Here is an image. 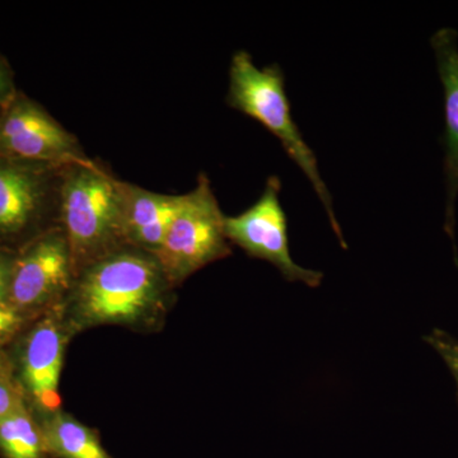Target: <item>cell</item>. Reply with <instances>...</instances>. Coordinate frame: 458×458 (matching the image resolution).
Wrapping results in <instances>:
<instances>
[{"mask_svg": "<svg viewBox=\"0 0 458 458\" xmlns=\"http://www.w3.org/2000/svg\"><path fill=\"white\" fill-rule=\"evenodd\" d=\"M75 282L64 232L50 229L16 252L7 302L23 313L49 311L65 302Z\"/></svg>", "mask_w": 458, "mask_h": 458, "instance_id": "8992f818", "label": "cell"}, {"mask_svg": "<svg viewBox=\"0 0 458 458\" xmlns=\"http://www.w3.org/2000/svg\"><path fill=\"white\" fill-rule=\"evenodd\" d=\"M181 195H165L125 182L123 229L126 245L155 254L164 242Z\"/></svg>", "mask_w": 458, "mask_h": 458, "instance_id": "8fae6325", "label": "cell"}, {"mask_svg": "<svg viewBox=\"0 0 458 458\" xmlns=\"http://www.w3.org/2000/svg\"><path fill=\"white\" fill-rule=\"evenodd\" d=\"M26 316L8 302H0V349L20 333Z\"/></svg>", "mask_w": 458, "mask_h": 458, "instance_id": "9a60e30c", "label": "cell"}, {"mask_svg": "<svg viewBox=\"0 0 458 458\" xmlns=\"http://www.w3.org/2000/svg\"><path fill=\"white\" fill-rule=\"evenodd\" d=\"M423 339L442 358L454 377L456 382L458 403V340L441 328H434L432 333L428 334Z\"/></svg>", "mask_w": 458, "mask_h": 458, "instance_id": "5bb4252c", "label": "cell"}, {"mask_svg": "<svg viewBox=\"0 0 458 458\" xmlns=\"http://www.w3.org/2000/svg\"><path fill=\"white\" fill-rule=\"evenodd\" d=\"M458 32L451 27L438 30L432 38L439 78L445 92V174L447 185L445 229L454 243V201L458 195Z\"/></svg>", "mask_w": 458, "mask_h": 458, "instance_id": "30bf717a", "label": "cell"}, {"mask_svg": "<svg viewBox=\"0 0 458 458\" xmlns=\"http://www.w3.org/2000/svg\"><path fill=\"white\" fill-rule=\"evenodd\" d=\"M14 259H16V252L0 250V302H7Z\"/></svg>", "mask_w": 458, "mask_h": 458, "instance_id": "ac0fdd59", "label": "cell"}, {"mask_svg": "<svg viewBox=\"0 0 458 458\" xmlns=\"http://www.w3.org/2000/svg\"><path fill=\"white\" fill-rule=\"evenodd\" d=\"M0 157L63 165L83 158L86 153L77 137L47 108L18 90L0 113Z\"/></svg>", "mask_w": 458, "mask_h": 458, "instance_id": "ba28073f", "label": "cell"}, {"mask_svg": "<svg viewBox=\"0 0 458 458\" xmlns=\"http://www.w3.org/2000/svg\"><path fill=\"white\" fill-rule=\"evenodd\" d=\"M64 303L53 307L33 325L21 351L22 390L44 414L57 411L62 405L59 385L72 333L65 321Z\"/></svg>", "mask_w": 458, "mask_h": 458, "instance_id": "9c48e42d", "label": "cell"}, {"mask_svg": "<svg viewBox=\"0 0 458 458\" xmlns=\"http://www.w3.org/2000/svg\"><path fill=\"white\" fill-rule=\"evenodd\" d=\"M0 454L3 458H49L40 421L27 405L0 420Z\"/></svg>", "mask_w": 458, "mask_h": 458, "instance_id": "4fadbf2b", "label": "cell"}, {"mask_svg": "<svg viewBox=\"0 0 458 458\" xmlns=\"http://www.w3.org/2000/svg\"><path fill=\"white\" fill-rule=\"evenodd\" d=\"M3 107H0V113H2Z\"/></svg>", "mask_w": 458, "mask_h": 458, "instance_id": "ffe728a7", "label": "cell"}, {"mask_svg": "<svg viewBox=\"0 0 458 458\" xmlns=\"http://www.w3.org/2000/svg\"><path fill=\"white\" fill-rule=\"evenodd\" d=\"M174 288L155 256L123 247L81 271L64 303L72 333L82 328L149 322Z\"/></svg>", "mask_w": 458, "mask_h": 458, "instance_id": "6da1fadb", "label": "cell"}, {"mask_svg": "<svg viewBox=\"0 0 458 458\" xmlns=\"http://www.w3.org/2000/svg\"><path fill=\"white\" fill-rule=\"evenodd\" d=\"M40 424L49 458H113L98 432L68 412L57 410L45 414Z\"/></svg>", "mask_w": 458, "mask_h": 458, "instance_id": "7c38bea8", "label": "cell"}, {"mask_svg": "<svg viewBox=\"0 0 458 458\" xmlns=\"http://www.w3.org/2000/svg\"><path fill=\"white\" fill-rule=\"evenodd\" d=\"M0 379H12L11 361L2 349H0Z\"/></svg>", "mask_w": 458, "mask_h": 458, "instance_id": "d6986e66", "label": "cell"}, {"mask_svg": "<svg viewBox=\"0 0 458 458\" xmlns=\"http://www.w3.org/2000/svg\"><path fill=\"white\" fill-rule=\"evenodd\" d=\"M231 255L225 216L209 177L200 172L197 186L181 195L176 216L153 256L170 284L176 286L208 265Z\"/></svg>", "mask_w": 458, "mask_h": 458, "instance_id": "277c9868", "label": "cell"}, {"mask_svg": "<svg viewBox=\"0 0 458 458\" xmlns=\"http://www.w3.org/2000/svg\"><path fill=\"white\" fill-rule=\"evenodd\" d=\"M26 405L25 391L12 379H0V420Z\"/></svg>", "mask_w": 458, "mask_h": 458, "instance_id": "2e32d148", "label": "cell"}, {"mask_svg": "<svg viewBox=\"0 0 458 458\" xmlns=\"http://www.w3.org/2000/svg\"><path fill=\"white\" fill-rule=\"evenodd\" d=\"M65 165L32 164L0 157V250L20 251L36 237L59 227Z\"/></svg>", "mask_w": 458, "mask_h": 458, "instance_id": "5b68a950", "label": "cell"}, {"mask_svg": "<svg viewBox=\"0 0 458 458\" xmlns=\"http://www.w3.org/2000/svg\"><path fill=\"white\" fill-rule=\"evenodd\" d=\"M225 102L229 107L260 123L282 143L286 155L306 174L324 205L331 228L343 250H348L342 227L334 212L333 198L319 174L318 158L304 141L285 92V77L278 64L259 68L251 54L238 50L229 66V89Z\"/></svg>", "mask_w": 458, "mask_h": 458, "instance_id": "3957f363", "label": "cell"}, {"mask_svg": "<svg viewBox=\"0 0 458 458\" xmlns=\"http://www.w3.org/2000/svg\"><path fill=\"white\" fill-rule=\"evenodd\" d=\"M125 182L87 156L63 167L59 227L68 241L75 278L93 262L129 247L123 229Z\"/></svg>", "mask_w": 458, "mask_h": 458, "instance_id": "7a4b0ae2", "label": "cell"}, {"mask_svg": "<svg viewBox=\"0 0 458 458\" xmlns=\"http://www.w3.org/2000/svg\"><path fill=\"white\" fill-rule=\"evenodd\" d=\"M14 73L8 60L0 54V107H5L18 92Z\"/></svg>", "mask_w": 458, "mask_h": 458, "instance_id": "e0dca14e", "label": "cell"}, {"mask_svg": "<svg viewBox=\"0 0 458 458\" xmlns=\"http://www.w3.org/2000/svg\"><path fill=\"white\" fill-rule=\"evenodd\" d=\"M280 189L279 177L270 176L261 197L252 207L238 216H225V234L229 242L241 247L250 258L270 262L286 282H301L310 288H318L324 274L306 269L292 258L288 219L280 204Z\"/></svg>", "mask_w": 458, "mask_h": 458, "instance_id": "52a82bcc", "label": "cell"}]
</instances>
